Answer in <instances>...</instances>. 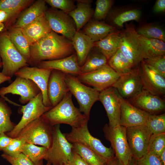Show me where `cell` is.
Masks as SVG:
<instances>
[{
    "mask_svg": "<svg viewBox=\"0 0 165 165\" xmlns=\"http://www.w3.org/2000/svg\"><path fill=\"white\" fill-rule=\"evenodd\" d=\"M99 100L106 111L109 126L114 128L119 125L120 102L119 94L116 90L111 87L100 92Z\"/></svg>",
    "mask_w": 165,
    "mask_h": 165,
    "instance_id": "obj_17",
    "label": "cell"
},
{
    "mask_svg": "<svg viewBox=\"0 0 165 165\" xmlns=\"http://www.w3.org/2000/svg\"><path fill=\"white\" fill-rule=\"evenodd\" d=\"M12 111L8 106L4 98L0 97V134L12 131L16 124L12 122L10 118Z\"/></svg>",
    "mask_w": 165,
    "mask_h": 165,
    "instance_id": "obj_35",
    "label": "cell"
},
{
    "mask_svg": "<svg viewBox=\"0 0 165 165\" xmlns=\"http://www.w3.org/2000/svg\"><path fill=\"white\" fill-rule=\"evenodd\" d=\"M31 67H37L41 61L60 59L75 53L72 41L52 31L30 45Z\"/></svg>",
    "mask_w": 165,
    "mask_h": 165,
    "instance_id": "obj_1",
    "label": "cell"
},
{
    "mask_svg": "<svg viewBox=\"0 0 165 165\" xmlns=\"http://www.w3.org/2000/svg\"><path fill=\"white\" fill-rule=\"evenodd\" d=\"M65 73L52 69L48 82L47 94L51 106L59 103L69 92L65 81Z\"/></svg>",
    "mask_w": 165,
    "mask_h": 165,
    "instance_id": "obj_20",
    "label": "cell"
},
{
    "mask_svg": "<svg viewBox=\"0 0 165 165\" xmlns=\"http://www.w3.org/2000/svg\"><path fill=\"white\" fill-rule=\"evenodd\" d=\"M72 96L69 92L57 105L44 113L40 117L41 119L52 126L64 124L72 128L88 121L86 116L74 105Z\"/></svg>",
    "mask_w": 165,
    "mask_h": 165,
    "instance_id": "obj_2",
    "label": "cell"
},
{
    "mask_svg": "<svg viewBox=\"0 0 165 165\" xmlns=\"http://www.w3.org/2000/svg\"><path fill=\"white\" fill-rule=\"evenodd\" d=\"M48 148L25 143L23 145L22 153L28 157L35 165L45 159Z\"/></svg>",
    "mask_w": 165,
    "mask_h": 165,
    "instance_id": "obj_36",
    "label": "cell"
},
{
    "mask_svg": "<svg viewBox=\"0 0 165 165\" xmlns=\"http://www.w3.org/2000/svg\"><path fill=\"white\" fill-rule=\"evenodd\" d=\"M142 60L147 66L165 78V55Z\"/></svg>",
    "mask_w": 165,
    "mask_h": 165,
    "instance_id": "obj_42",
    "label": "cell"
},
{
    "mask_svg": "<svg viewBox=\"0 0 165 165\" xmlns=\"http://www.w3.org/2000/svg\"><path fill=\"white\" fill-rule=\"evenodd\" d=\"M116 30V28L113 26L91 19L84 26L82 31L94 42L100 40Z\"/></svg>",
    "mask_w": 165,
    "mask_h": 165,
    "instance_id": "obj_27",
    "label": "cell"
},
{
    "mask_svg": "<svg viewBox=\"0 0 165 165\" xmlns=\"http://www.w3.org/2000/svg\"><path fill=\"white\" fill-rule=\"evenodd\" d=\"M136 165H163L160 158L147 152L141 157L135 159Z\"/></svg>",
    "mask_w": 165,
    "mask_h": 165,
    "instance_id": "obj_46",
    "label": "cell"
},
{
    "mask_svg": "<svg viewBox=\"0 0 165 165\" xmlns=\"http://www.w3.org/2000/svg\"><path fill=\"white\" fill-rule=\"evenodd\" d=\"M105 165H123L119 160L115 156L112 159L108 161L105 163Z\"/></svg>",
    "mask_w": 165,
    "mask_h": 165,
    "instance_id": "obj_51",
    "label": "cell"
},
{
    "mask_svg": "<svg viewBox=\"0 0 165 165\" xmlns=\"http://www.w3.org/2000/svg\"><path fill=\"white\" fill-rule=\"evenodd\" d=\"M72 42L80 67L84 63L90 50L93 47L94 42L80 30L77 31Z\"/></svg>",
    "mask_w": 165,
    "mask_h": 165,
    "instance_id": "obj_28",
    "label": "cell"
},
{
    "mask_svg": "<svg viewBox=\"0 0 165 165\" xmlns=\"http://www.w3.org/2000/svg\"><path fill=\"white\" fill-rule=\"evenodd\" d=\"M120 34V31L112 32L102 39L94 42L93 47L108 60L118 49Z\"/></svg>",
    "mask_w": 165,
    "mask_h": 165,
    "instance_id": "obj_29",
    "label": "cell"
},
{
    "mask_svg": "<svg viewBox=\"0 0 165 165\" xmlns=\"http://www.w3.org/2000/svg\"><path fill=\"white\" fill-rule=\"evenodd\" d=\"M53 132V126L45 122L40 117L24 127L17 137L23 139L26 143L49 148L52 143Z\"/></svg>",
    "mask_w": 165,
    "mask_h": 165,
    "instance_id": "obj_6",
    "label": "cell"
},
{
    "mask_svg": "<svg viewBox=\"0 0 165 165\" xmlns=\"http://www.w3.org/2000/svg\"><path fill=\"white\" fill-rule=\"evenodd\" d=\"M130 72L121 75L112 86L123 99L129 101L144 89L138 66Z\"/></svg>",
    "mask_w": 165,
    "mask_h": 165,
    "instance_id": "obj_12",
    "label": "cell"
},
{
    "mask_svg": "<svg viewBox=\"0 0 165 165\" xmlns=\"http://www.w3.org/2000/svg\"><path fill=\"white\" fill-rule=\"evenodd\" d=\"M2 62V61H1V58H0V63Z\"/></svg>",
    "mask_w": 165,
    "mask_h": 165,
    "instance_id": "obj_58",
    "label": "cell"
},
{
    "mask_svg": "<svg viewBox=\"0 0 165 165\" xmlns=\"http://www.w3.org/2000/svg\"><path fill=\"white\" fill-rule=\"evenodd\" d=\"M76 2L84 3L91 4L93 2V1L92 0H76Z\"/></svg>",
    "mask_w": 165,
    "mask_h": 165,
    "instance_id": "obj_54",
    "label": "cell"
},
{
    "mask_svg": "<svg viewBox=\"0 0 165 165\" xmlns=\"http://www.w3.org/2000/svg\"><path fill=\"white\" fill-rule=\"evenodd\" d=\"M119 96L120 108L119 125L127 128L145 125L149 113L134 106L119 94Z\"/></svg>",
    "mask_w": 165,
    "mask_h": 165,
    "instance_id": "obj_18",
    "label": "cell"
},
{
    "mask_svg": "<svg viewBox=\"0 0 165 165\" xmlns=\"http://www.w3.org/2000/svg\"><path fill=\"white\" fill-rule=\"evenodd\" d=\"M65 81L69 92L77 100L79 110L89 120L91 108L99 100L100 92L84 85L77 77L71 74H66Z\"/></svg>",
    "mask_w": 165,
    "mask_h": 165,
    "instance_id": "obj_5",
    "label": "cell"
},
{
    "mask_svg": "<svg viewBox=\"0 0 165 165\" xmlns=\"http://www.w3.org/2000/svg\"><path fill=\"white\" fill-rule=\"evenodd\" d=\"M126 135L132 157L135 159L147 153L152 134L145 125L126 128Z\"/></svg>",
    "mask_w": 165,
    "mask_h": 165,
    "instance_id": "obj_13",
    "label": "cell"
},
{
    "mask_svg": "<svg viewBox=\"0 0 165 165\" xmlns=\"http://www.w3.org/2000/svg\"><path fill=\"white\" fill-rule=\"evenodd\" d=\"M108 64L116 72L122 75L130 72L135 67L119 49L108 59Z\"/></svg>",
    "mask_w": 165,
    "mask_h": 165,
    "instance_id": "obj_34",
    "label": "cell"
},
{
    "mask_svg": "<svg viewBox=\"0 0 165 165\" xmlns=\"http://www.w3.org/2000/svg\"><path fill=\"white\" fill-rule=\"evenodd\" d=\"M165 150V133L152 135L150 138L147 152L152 153L159 157Z\"/></svg>",
    "mask_w": 165,
    "mask_h": 165,
    "instance_id": "obj_40",
    "label": "cell"
},
{
    "mask_svg": "<svg viewBox=\"0 0 165 165\" xmlns=\"http://www.w3.org/2000/svg\"><path fill=\"white\" fill-rule=\"evenodd\" d=\"M72 144L69 142L60 130V125L53 126V140L48 148L44 160L52 165H65L68 163L73 153Z\"/></svg>",
    "mask_w": 165,
    "mask_h": 165,
    "instance_id": "obj_7",
    "label": "cell"
},
{
    "mask_svg": "<svg viewBox=\"0 0 165 165\" xmlns=\"http://www.w3.org/2000/svg\"><path fill=\"white\" fill-rule=\"evenodd\" d=\"M13 138L9 137L5 133L0 134V151H2L12 141Z\"/></svg>",
    "mask_w": 165,
    "mask_h": 165,
    "instance_id": "obj_48",
    "label": "cell"
},
{
    "mask_svg": "<svg viewBox=\"0 0 165 165\" xmlns=\"http://www.w3.org/2000/svg\"><path fill=\"white\" fill-rule=\"evenodd\" d=\"M46 4L45 0L35 1L20 14L11 27L22 28L29 24L44 14Z\"/></svg>",
    "mask_w": 165,
    "mask_h": 165,
    "instance_id": "obj_26",
    "label": "cell"
},
{
    "mask_svg": "<svg viewBox=\"0 0 165 165\" xmlns=\"http://www.w3.org/2000/svg\"><path fill=\"white\" fill-rule=\"evenodd\" d=\"M128 101L136 107L149 113L161 112L165 109L164 100L144 89Z\"/></svg>",
    "mask_w": 165,
    "mask_h": 165,
    "instance_id": "obj_21",
    "label": "cell"
},
{
    "mask_svg": "<svg viewBox=\"0 0 165 165\" xmlns=\"http://www.w3.org/2000/svg\"><path fill=\"white\" fill-rule=\"evenodd\" d=\"M65 165H69V164L68 163V164H65Z\"/></svg>",
    "mask_w": 165,
    "mask_h": 165,
    "instance_id": "obj_59",
    "label": "cell"
},
{
    "mask_svg": "<svg viewBox=\"0 0 165 165\" xmlns=\"http://www.w3.org/2000/svg\"><path fill=\"white\" fill-rule=\"evenodd\" d=\"M21 29L30 45L52 31L44 14Z\"/></svg>",
    "mask_w": 165,
    "mask_h": 165,
    "instance_id": "obj_24",
    "label": "cell"
},
{
    "mask_svg": "<svg viewBox=\"0 0 165 165\" xmlns=\"http://www.w3.org/2000/svg\"><path fill=\"white\" fill-rule=\"evenodd\" d=\"M44 14L52 31L72 41L77 30L71 16L61 10L51 7L47 8Z\"/></svg>",
    "mask_w": 165,
    "mask_h": 165,
    "instance_id": "obj_11",
    "label": "cell"
},
{
    "mask_svg": "<svg viewBox=\"0 0 165 165\" xmlns=\"http://www.w3.org/2000/svg\"><path fill=\"white\" fill-rule=\"evenodd\" d=\"M5 29V26L3 23H0V32L4 31Z\"/></svg>",
    "mask_w": 165,
    "mask_h": 165,
    "instance_id": "obj_57",
    "label": "cell"
},
{
    "mask_svg": "<svg viewBox=\"0 0 165 165\" xmlns=\"http://www.w3.org/2000/svg\"><path fill=\"white\" fill-rule=\"evenodd\" d=\"M26 143L22 138H13L10 144L2 150L3 153L9 156H16L22 153L23 145Z\"/></svg>",
    "mask_w": 165,
    "mask_h": 165,
    "instance_id": "obj_44",
    "label": "cell"
},
{
    "mask_svg": "<svg viewBox=\"0 0 165 165\" xmlns=\"http://www.w3.org/2000/svg\"><path fill=\"white\" fill-rule=\"evenodd\" d=\"M0 58L2 73L11 78L20 68L29 65L12 43L6 31L0 32Z\"/></svg>",
    "mask_w": 165,
    "mask_h": 165,
    "instance_id": "obj_4",
    "label": "cell"
},
{
    "mask_svg": "<svg viewBox=\"0 0 165 165\" xmlns=\"http://www.w3.org/2000/svg\"><path fill=\"white\" fill-rule=\"evenodd\" d=\"M127 165H136L135 159L132 157Z\"/></svg>",
    "mask_w": 165,
    "mask_h": 165,
    "instance_id": "obj_55",
    "label": "cell"
},
{
    "mask_svg": "<svg viewBox=\"0 0 165 165\" xmlns=\"http://www.w3.org/2000/svg\"><path fill=\"white\" fill-rule=\"evenodd\" d=\"M136 31L138 34L146 38L165 41V32L159 26L146 24L140 27Z\"/></svg>",
    "mask_w": 165,
    "mask_h": 165,
    "instance_id": "obj_39",
    "label": "cell"
},
{
    "mask_svg": "<svg viewBox=\"0 0 165 165\" xmlns=\"http://www.w3.org/2000/svg\"><path fill=\"white\" fill-rule=\"evenodd\" d=\"M35 165H44L43 163V160L40 161ZM45 165H52V164L50 162H47L46 164Z\"/></svg>",
    "mask_w": 165,
    "mask_h": 165,
    "instance_id": "obj_56",
    "label": "cell"
},
{
    "mask_svg": "<svg viewBox=\"0 0 165 165\" xmlns=\"http://www.w3.org/2000/svg\"><path fill=\"white\" fill-rule=\"evenodd\" d=\"M33 0H0V10L7 13L9 18L4 24V31L12 26L20 14L35 1Z\"/></svg>",
    "mask_w": 165,
    "mask_h": 165,
    "instance_id": "obj_25",
    "label": "cell"
},
{
    "mask_svg": "<svg viewBox=\"0 0 165 165\" xmlns=\"http://www.w3.org/2000/svg\"><path fill=\"white\" fill-rule=\"evenodd\" d=\"M76 3L75 9L68 14L74 20L77 31H78L91 19L94 10L92 8L91 4L78 2Z\"/></svg>",
    "mask_w": 165,
    "mask_h": 165,
    "instance_id": "obj_31",
    "label": "cell"
},
{
    "mask_svg": "<svg viewBox=\"0 0 165 165\" xmlns=\"http://www.w3.org/2000/svg\"><path fill=\"white\" fill-rule=\"evenodd\" d=\"M21 106L19 111L23 115L21 119L12 131L6 134L12 138H16L24 127L31 122L40 118L44 113L52 108L46 106L43 104L41 92L26 105Z\"/></svg>",
    "mask_w": 165,
    "mask_h": 165,
    "instance_id": "obj_9",
    "label": "cell"
},
{
    "mask_svg": "<svg viewBox=\"0 0 165 165\" xmlns=\"http://www.w3.org/2000/svg\"><path fill=\"white\" fill-rule=\"evenodd\" d=\"M2 67V63H0V68ZM11 78L5 75L2 72H0V84L5 82L9 81Z\"/></svg>",
    "mask_w": 165,
    "mask_h": 165,
    "instance_id": "obj_52",
    "label": "cell"
},
{
    "mask_svg": "<svg viewBox=\"0 0 165 165\" xmlns=\"http://www.w3.org/2000/svg\"><path fill=\"white\" fill-rule=\"evenodd\" d=\"M1 156L11 165H35L28 157L22 153L14 156L3 153Z\"/></svg>",
    "mask_w": 165,
    "mask_h": 165,
    "instance_id": "obj_45",
    "label": "cell"
},
{
    "mask_svg": "<svg viewBox=\"0 0 165 165\" xmlns=\"http://www.w3.org/2000/svg\"><path fill=\"white\" fill-rule=\"evenodd\" d=\"M141 11L137 9L127 10L116 16L107 15L106 18L108 21L119 27L123 26V24L127 21L134 20L138 21L141 16Z\"/></svg>",
    "mask_w": 165,
    "mask_h": 165,
    "instance_id": "obj_38",
    "label": "cell"
},
{
    "mask_svg": "<svg viewBox=\"0 0 165 165\" xmlns=\"http://www.w3.org/2000/svg\"><path fill=\"white\" fill-rule=\"evenodd\" d=\"M45 1L51 8L59 9L67 14L76 7L74 0H45Z\"/></svg>",
    "mask_w": 165,
    "mask_h": 165,
    "instance_id": "obj_43",
    "label": "cell"
},
{
    "mask_svg": "<svg viewBox=\"0 0 165 165\" xmlns=\"http://www.w3.org/2000/svg\"><path fill=\"white\" fill-rule=\"evenodd\" d=\"M126 26L137 43L143 60L165 55V42L146 38L139 35L133 26L127 25Z\"/></svg>",
    "mask_w": 165,
    "mask_h": 165,
    "instance_id": "obj_19",
    "label": "cell"
},
{
    "mask_svg": "<svg viewBox=\"0 0 165 165\" xmlns=\"http://www.w3.org/2000/svg\"><path fill=\"white\" fill-rule=\"evenodd\" d=\"M138 66L144 90L160 97L165 94V78L147 66L142 60Z\"/></svg>",
    "mask_w": 165,
    "mask_h": 165,
    "instance_id": "obj_16",
    "label": "cell"
},
{
    "mask_svg": "<svg viewBox=\"0 0 165 165\" xmlns=\"http://www.w3.org/2000/svg\"><path fill=\"white\" fill-rule=\"evenodd\" d=\"M37 67L41 68L57 70L73 75L81 74L80 66L75 53L60 59L41 61Z\"/></svg>",
    "mask_w": 165,
    "mask_h": 165,
    "instance_id": "obj_23",
    "label": "cell"
},
{
    "mask_svg": "<svg viewBox=\"0 0 165 165\" xmlns=\"http://www.w3.org/2000/svg\"><path fill=\"white\" fill-rule=\"evenodd\" d=\"M118 49L135 67L143 60L138 45L127 28L120 31Z\"/></svg>",
    "mask_w": 165,
    "mask_h": 165,
    "instance_id": "obj_22",
    "label": "cell"
},
{
    "mask_svg": "<svg viewBox=\"0 0 165 165\" xmlns=\"http://www.w3.org/2000/svg\"><path fill=\"white\" fill-rule=\"evenodd\" d=\"M126 127L119 125L112 128L106 124L103 128L106 139L109 141L115 156L123 165H127L132 155L126 135Z\"/></svg>",
    "mask_w": 165,
    "mask_h": 165,
    "instance_id": "obj_8",
    "label": "cell"
},
{
    "mask_svg": "<svg viewBox=\"0 0 165 165\" xmlns=\"http://www.w3.org/2000/svg\"><path fill=\"white\" fill-rule=\"evenodd\" d=\"M52 70L27 66L20 68L15 73V75L29 79L34 82L41 90L43 104L47 107H52L47 94V85Z\"/></svg>",
    "mask_w": 165,
    "mask_h": 165,
    "instance_id": "obj_15",
    "label": "cell"
},
{
    "mask_svg": "<svg viewBox=\"0 0 165 165\" xmlns=\"http://www.w3.org/2000/svg\"><path fill=\"white\" fill-rule=\"evenodd\" d=\"M9 18V16L6 12L0 10V23L4 24L7 21Z\"/></svg>",
    "mask_w": 165,
    "mask_h": 165,
    "instance_id": "obj_50",
    "label": "cell"
},
{
    "mask_svg": "<svg viewBox=\"0 0 165 165\" xmlns=\"http://www.w3.org/2000/svg\"><path fill=\"white\" fill-rule=\"evenodd\" d=\"M114 2L112 0H97L93 19L99 21L105 19Z\"/></svg>",
    "mask_w": 165,
    "mask_h": 165,
    "instance_id": "obj_41",
    "label": "cell"
},
{
    "mask_svg": "<svg viewBox=\"0 0 165 165\" xmlns=\"http://www.w3.org/2000/svg\"><path fill=\"white\" fill-rule=\"evenodd\" d=\"M40 92V88L32 80L19 76H16L8 86L0 88L1 97L8 94L19 95V101L23 104L28 103Z\"/></svg>",
    "mask_w": 165,
    "mask_h": 165,
    "instance_id": "obj_14",
    "label": "cell"
},
{
    "mask_svg": "<svg viewBox=\"0 0 165 165\" xmlns=\"http://www.w3.org/2000/svg\"><path fill=\"white\" fill-rule=\"evenodd\" d=\"M159 158L163 165H165V150L162 152Z\"/></svg>",
    "mask_w": 165,
    "mask_h": 165,
    "instance_id": "obj_53",
    "label": "cell"
},
{
    "mask_svg": "<svg viewBox=\"0 0 165 165\" xmlns=\"http://www.w3.org/2000/svg\"><path fill=\"white\" fill-rule=\"evenodd\" d=\"M145 125L152 135L165 133V114L160 115L149 113Z\"/></svg>",
    "mask_w": 165,
    "mask_h": 165,
    "instance_id": "obj_37",
    "label": "cell"
},
{
    "mask_svg": "<svg viewBox=\"0 0 165 165\" xmlns=\"http://www.w3.org/2000/svg\"><path fill=\"white\" fill-rule=\"evenodd\" d=\"M72 144L73 152L90 165H105L107 162L94 151L86 146L78 143Z\"/></svg>",
    "mask_w": 165,
    "mask_h": 165,
    "instance_id": "obj_33",
    "label": "cell"
},
{
    "mask_svg": "<svg viewBox=\"0 0 165 165\" xmlns=\"http://www.w3.org/2000/svg\"><path fill=\"white\" fill-rule=\"evenodd\" d=\"M165 10V0H157L156 1L154 7V11L156 13L164 12Z\"/></svg>",
    "mask_w": 165,
    "mask_h": 165,
    "instance_id": "obj_49",
    "label": "cell"
},
{
    "mask_svg": "<svg viewBox=\"0 0 165 165\" xmlns=\"http://www.w3.org/2000/svg\"><path fill=\"white\" fill-rule=\"evenodd\" d=\"M6 31L12 43L28 63L30 58V45L21 28L11 27Z\"/></svg>",
    "mask_w": 165,
    "mask_h": 165,
    "instance_id": "obj_30",
    "label": "cell"
},
{
    "mask_svg": "<svg viewBox=\"0 0 165 165\" xmlns=\"http://www.w3.org/2000/svg\"><path fill=\"white\" fill-rule=\"evenodd\" d=\"M88 122L72 128L69 133H63L67 140L71 143H78L86 146L107 161L113 159L115 156L111 147H106L99 139L91 135L88 128Z\"/></svg>",
    "mask_w": 165,
    "mask_h": 165,
    "instance_id": "obj_3",
    "label": "cell"
},
{
    "mask_svg": "<svg viewBox=\"0 0 165 165\" xmlns=\"http://www.w3.org/2000/svg\"><path fill=\"white\" fill-rule=\"evenodd\" d=\"M68 163L69 165H90L79 155L74 152Z\"/></svg>",
    "mask_w": 165,
    "mask_h": 165,
    "instance_id": "obj_47",
    "label": "cell"
},
{
    "mask_svg": "<svg viewBox=\"0 0 165 165\" xmlns=\"http://www.w3.org/2000/svg\"><path fill=\"white\" fill-rule=\"evenodd\" d=\"M121 75L107 64L94 71L80 74L77 77L82 83L90 86L100 92L112 87Z\"/></svg>",
    "mask_w": 165,
    "mask_h": 165,
    "instance_id": "obj_10",
    "label": "cell"
},
{
    "mask_svg": "<svg viewBox=\"0 0 165 165\" xmlns=\"http://www.w3.org/2000/svg\"><path fill=\"white\" fill-rule=\"evenodd\" d=\"M108 60L102 53L93 47L84 64L80 67L81 74L95 71L108 64Z\"/></svg>",
    "mask_w": 165,
    "mask_h": 165,
    "instance_id": "obj_32",
    "label": "cell"
}]
</instances>
